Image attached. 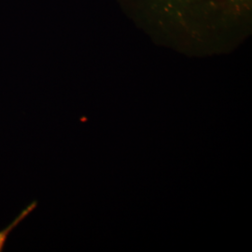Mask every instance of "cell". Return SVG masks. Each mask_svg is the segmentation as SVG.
I'll use <instances>...</instances> for the list:
<instances>
[{"mask_svg":"<svg viewBox=\"0 0 252 252\" xmlns=\"http://www.w3.org/2000/svg\"><path fill=\"white\" fill-rule=\"evenodd\" d=\"M153 37L174 45L220 47L249 35L252 0H118Z\"/></svg>","mask_w":252,"mask_h":252,"instance_id":"cell-1","label":"cell"},{"mask_svg":"<svg viewBox=\"0 0 252 252\" xmlns=\"http://www.w3.org/2000/svg\"><path fill=\"white\" fill-rule=\"evenodd\" d=\"M36 207V202H33L31 205H29L28 207L24 209L20 215H19L8 227H6L4 230H2L0 232V252H2L3 247L6 243L8 237H9V234L12 232V230H14L16 228V226L18 225L20 222H22L26 218H27Z\"/></svg>","mask_w":252,"mask_h":252,"instance_id":"cell-2","label":"cell"}]
</instances>
